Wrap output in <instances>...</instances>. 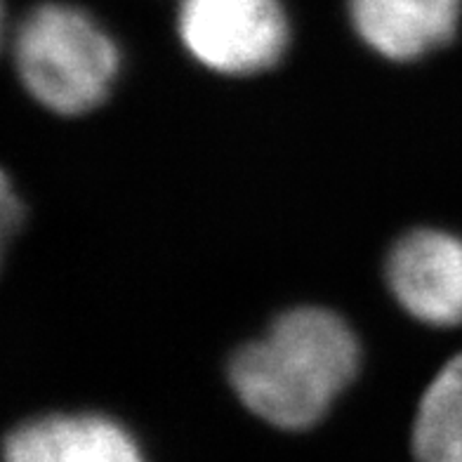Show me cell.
<instances>
[{
	"label": "cell",
	"instance_id": "cell-1",
	"mask_svg": "<svg viewBox=\"0 0 462 462\" xmlns=\"http://www.w3.org/2000/svg\"><path fill=\"white\" fill-rule=\"evenodd\" d=\"M359 342L337 314L292 310L231 359L238 399L281 430L317 425L359 371Z\"/></svg>",
	"mask_w": 462,
	"mask_h": 462
},
{
	"label": "cell",
	"instance_id": "cell-2",
	"mask_svg": "<svg viewBox=\"0 0 462 462\" xmlns=\"http://www.w3.org/2000/svg\"><path fill=\"white\" fill-rule=\"evenodd\" d=\"M14 64L36 102L55 114L79 116L106 99L121 60L109 33L90 14L48 3L19 26Z\"/></svg>",
	"mask_w": 462,
	"mask_h": 462
},
{
	"label": "cell",
	"instance_id": "cell-3",
	"mask_svg": "<svg viewBox=\"0 0 462 462\" xmlns=\"http://www.w3.org/2000/svg\"><path fill=\"white\" fill-rule=\"evenodd\" d=\"M177 29L189 55L226 76L274 67L288 45L279 0H180Z\"/></svg>",
	"mask_w": 462,
	"mask_h": 462
},
{
	"label": "cell",
	"instance_id": "cell-4",
	"mask_svg": "<svg viewBox=\"0 0 462 462\" xmlns=\"http://www.w3.org/2000/svg\"><path fill=\"white\" fill-rule=\"evenodd\" d=\"M387 281L403 310L427 326L462 323V238L439 229L411 231L394 245Z\"/></svg>",
	"mask_w": 462,
	"mask_h": 462
},
{
	"label": "cell",
	"instance_id": "cell-5",
	"mask_svg": "<svg viewBox=\"0 0 462 462\" xmlns=\"http://www.w3.org/2000/svg\"><path fill=\"white\" fill-rule=\"evenodd\" d=\"M13 462H137L133 434L104 415H48L19 425L5 439Z\"/></svg>",
	"mask_w": 462,
	"mask_h": 462
},
{
	"label": "cell",
	"instance_id": "cell-6",
	"mask_svg": "<svg viewBox=\"0 0 462 462\" xmlns=\"http://www.w3.org/2000/svg\"><path fill=\"white\" fill-rule=\"evenodd\" d=\"M462 0H349V17L365 45L387 60L411 61L456 36Z\"/></svg>",
	"mask_w": 462,
	"mask_h": 462
},
{
	"label": "cell",
	"instance_id": "cell-7",
	"mask_svg": "<svg viewBox=\"0 0 462 462\" xmlns=\"http://www.w3.org/2000/svg\"><path fill=\"white\" fill-rule=\"evenodd\" d=\"M413 448L427 462H462V354L441 368L422 396Z\"/></svg>",
	"mask_w": 462,
	"mask_h": 462
},
{
	"label": "cell",
	"instance_id": "cell-8",
	"mask_svg": "<svg viewBox=\"0 0 462 462\" xmlns=\"http://www.w3.org/2000/svg\"><path fill=\"white\" fill-rule=\"evenodd\" d=\"M19 219H22V206L10 189V180L5 177L3 180V231H5V238H10L13 225H17Z\"/></svg>",
	"mask_w": 462,
	"mask_h": 462
}]
</instances>
